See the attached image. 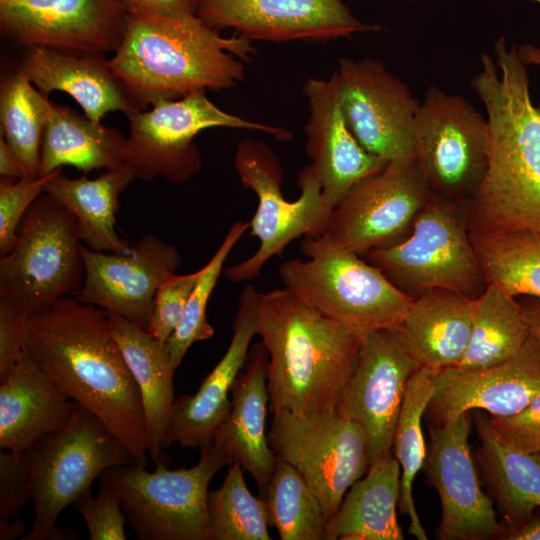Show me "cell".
I'll return each instance as SVG.
<instances>
[{
  "label": "cell",
  "instance_id": "1",
  "mask_svg": "<svg viewBox=\"0 0 540 540\" xmlns=\"http://www.w3.org/2000/svg\"><path fill=\"white\" fill-rule=\"evenodd\" d=\"M25 350L70 399L120 439L137 465L146 467L148 435L142 398L108 312L76 297H64L27 319Z\"/></svg>",
  "mask_w": 540,
  "mask_h": 540
},
{
  "label": "cell",
  "instance_id": "2",
  "mask_svg": "<svg viewBox=\"0 0 540 540\" xmlns=\"http://www.w3.org/2000/svg\"><path fill=\"white\" fill-rule=\"evenodd\" d=\"M484 53L471 87L489 130L484 179L468 203L469 229L540 233V104L530 95L527 65L504 37Z\"/></svg>",
  "mask_w": 540,
  "mask_h": 540
},
{
  "label": "cell",
  "instance_id": "3",
  "mask_svg": "<svg viewBox=\"0 0 540 540\" xmlns=\"http://www.w3.org/2000/svg\"><path fill=\"white\" fill-rule=\"evenodd\" d=\"M254 52L250 40L222 37L196 14L127 12L122 41L106 65L136 109L145 110L162 99L235 86Z\"/></svg>",
  "mask_w": 540,
  "mask_h": 540
},
{
  "label": "cell",
  "instance_id": "4",
  "mask_svg": "<svg viewBox=\"0 0 540 540\" xmlns=\"http://www.w3.org/2000/svg\"><path fill=\"white\" fill-rule=\"evenodd\" d=\"M257 335L268 355L270 411H335L361 337L287 288L261 293Z\"/></svg>",
  "mask_w": 540,
  "mask_h": 540
},
{
  "label": "cell",
  "instance_id": "5",
  "mask_svg": "<svg viewBox=\"0 0 540 540\" xmlns=\"http://www.w3.org/2000/svg\"><path fill=\"white\" fill-rule=\"evenodd\" d=\"M20 454L34 511L32 528L21 540L72 539L57 528L62 511L91 491L104 470L135 463L120 439L79 404L62 427Z\"/></svg>",
  "mask_w": 540,
  "mask_h": 540
},
{
  "label": "cell",
  "instance_id": "6",
  "mask_svg": "<svg viewBox=\"0 0 540 540\" xmlns=\"http://www.w3.org/2000/svg\"><path fill=\"white\" fill-rule=\"evenodd\" d=\"M307 260L280 265L284 287L361 338L377 330H397L414 299L359 254L320 237L304 238Z\"/></svg>",
  "mask_w": 540,
  "mask_h": 540
},
{
  "label": "cell",
  "instance_id": "7",
  "mask_svg": "<svg viewBox=\"0 0 540 540\" xmlns=\"http://www.w3.org/2000/svg\"><path fill=\"white\" fill-rule=\"evenodd\" d=\"M364 256L413 297L431 290L477 297L486 287L470 237L467 203L433 196L402 238Z\"/></svg>",
  "mask_w": 540,
  "mask_h": 540
},
{
  "label": "cell",
  "instance_id": "8",
  "mask_svg": "<svg viewBox=\"0 0 540 540\" xmlns=\"http://www.w3.org/2000/svg\"><path fill=\"white\" fill-rule=\"evenodd\" d=\"M200 453L199 462L189 469L169 470L159 458L153 472L133 463L100 474V485L109 487L120 498L138 539L211 540L208 486L232 459L214 442Z\"/></svg>",
  "mask_w": 540,
  "mask_h": 540
},
{
  "label": "cell",
  "instance_id": "9",
  "mask_svg": "<svg viewBox=\"0 0 540 540\" xmlns=\"http://www.w3.org/2000/svg\"><path fill=\"white\" fill-rule=\"evenodd\" d=\"M83 246L73 215L43 193L24 216L15 246L0 259V298L28 319L75 295L85 276Z\"/></svg>",
  "mask_w": 540,
  "mask_h": 540
},
{
  "label": "cell",
  "instance_id": "10",
  "mask_svg": "<svg viewBox=\"0 0 540 540\" xmlns=\"http://www.w3.org/2000/svg\"><path fill=\"white\" fill-rule=\"evenodd\" d=\"M124 164L145 181L162 177L171 183H183L202 166L194 138L212 127L250 129L264 132L279 141H288L292 133L282 127L243 119L227 113L211 102L205 92H193L178 99L156 101L148 110L127 115Z\"/></svg>",
  "mask_w": 540,
  "mask_h": 540
},
{
  "label": "cell",
  "instance_id": "11",
  "mask_svg": "<svg viewBox=\"0 0 540 540\" xmlns=\"http://www.w3.org/2000/svg\"><path fill=\"white\" fill-rule=\"evenodd\" d=\"M235 167L243 186L258 197V207L250 222V234L259 247L246 260L227 268L225 276L232 282L256 278L272 257L299 238L320 236L328 225L332 207L323 198L320 182L307 165L298 174L301 194L295 201L286 200L281 192L283 172L278 158L266 144L244 139L237 147Z\"/></svg>",
  "mask_w": 540,
  "mask_h": 540
},
{
  "label": "cell",
  "instance_id": "12",
  "mask_svg": "<svg viewBox=\"0 0 540 540\" xmlns=\"http://www.w3.org/2000/svg\"><path fill=\"white\" fill-rule=\"evenodd\" d=\"M487 119L459 95L430 87L419 104L415 159L433 196L469 203L488 165Z\"/></svg>",
  "mask_w": 540,
  "mask_h": 540
},
{
  "label": "cell",
  "instance_id": "13",
  "mask_svg": "<svg viewBox=\"0 0 540 540\" xmlns=\"http://www.w3.org/2000/svg\"><path fill=\"white\" fill-rule=\"evenodd\" d=\"M268 441L277 459L296 468L320 500L328 520L370 467L365 435L336 411L273 412Z\"/></svg>",
  "mask_w": 540,
  "mask_h": 540
},
{
  "label": "cell",
  "instance_id": "14",
  "mask_svg": "<svg viewBox=\"0 0 540 540\" xmlns=\"http://www.w3.org/2000/svg\"><path fill=\"white\" fill-rule=\"evenodd\" d=\"M432 197L415 157L388 161L333 207L318 237L364 255L402 238Z\"/></svg>",
  "mask_w": 540,
  "mask_h": 540
},
{
  "label": "cell",
  "instance_id": "15",
  "mask_svg": "<svg viewBox=\"0 0 540 540\" xmlns=\"http://www.w3.org/2000/svg\"><path fill=\"white\" fill-rule=\"evenodd\" d=\"M420 367L397 330H377L362 337L335 411L362 429L370 465L392 453L407 386Z\"/></svg>",
  "mask_w": 540,
  "mask_h": 540
},
{
  "label": "cell",
  "instance_id": "16",
  "mask_svg": "<svg viewBox=\"0 0 540 540\" xmlns=\"http://www.w3.org/2000/svg\"><path fill=\"white\" fill-rule=\"evenodd\" d=\"M346 122L362 147L386 161L415 157L419 103L376 60L341 57L335 70Z\"/></svg>",
  "mask_w": 540,
  "mask_h": 540
},
{
  "label": "cell",
  "instance_id": "17",
  "mask_svg": "<svg viewBox=\"0 0 540 540\" xmlns=\"http://www.w3.org/2000/svg\"><path fill=\"white\" fill-rule=\"evenodd\" d=\"M471 412L445 424H429L430 443L424 464L427 479L438 493L440 540L501 539L493 500L482 489L469 445Z\"/></svg>",
  "mask_w": 540,
  "mask_h": 540
},
{
  "label": "cell",
  "instance_id": "18",
  "mask_svg": "<svg viewBox=\"0 0 540 540\" xmlns=\"http://www.w3.org/2000/svg\"><path fill=\"white\" fill-rule=\"evenodd\" d=\"M123 0H0V29L15 43L77 54H103L120 45Z\"/></svg>",
  "mask_w": 540,
  "mask_h": 540
},
{
  "label": "cell",
  "instance_id": "19",
  "mask_svg": "<svg viewBox=\"0 0 540 540\" xmlns=\"http://www.w3.org/2000/svg\"><path fill=\"white\" fill-rule=\"evenodd\" d=\"M82 303L120 316L147 331L156 292L181 264L177 248L146 234L128 252H99L83 246Z\"/></svg>",
  "mask_w": 540,
  "mask_h": 540
},
{
  "label": "cell",
  "instance_id": "20",
  "mask_svg": "<svg viewBox=\"0 0 540 540\" xmlns=\"http://www.w3.org/2000/svg\"><path fill=\"white\" fill-rule=\"evenodd\" d=\"M195 14L213 30L234 29L250 41H325L380 29L342 0H198Z\"/></svg>",
  "mask_w": 540,
  "mask_h": 540
},
{
  "label": "cell",
  "instance_id": "21",
  "mask_svg": "<svg viewBox=\"0 0 540 540\" xmlns=\"http://www.w3.org/2000/svg\"><path fill=\"white\" fill-rule=\"evenodd\" d=\"M434 394L425 414L430 424H445L466 412L491 417L521 411L540 394V346L529 336L512 358L485 368H447L433 372Z\"/></svg>",
  "mask_w": 540,
  "mask_h": 540
},
{
  "label": "cell",
  "instance_id": "22",
  "mask_svg": "<svg viewBox=\"0 0 540 540\" xmlns=\"http://www.w3.org/2000/svg\"><path fill=\"white\" fill-rule=\"evenodd\" d=\"M303 92L309 107L306 153L323 198L333 208L355 184L388 161L365 150L351 132L342 111L335 71L328 79H309Z\"/></svg>",
  "mask_w": 540,
  "mask_h": 540
},
{
  "label": "cell",
  "instance_id": "23",
  "mask_svg": "<svg viewBox=\"0 0 540 540\" xmlns=\"http://www.w3.org/2000/svg\"><path fill=\"white\" fill-rule=\"evenodd\" d=\"M260 296L253 285L244 287L238 298L233 335L226 352L195 394L175 399L162 449L174 443L182 448L202 449L212 443L230 412L229 393L245 366L250 343L257 335Z\"/></svg>",
  "mask_w": 540,
  "mask_h": 540
},
{
  "label": "cell",
  "instance_id": "24",
  "mask_svg": "<svg viewBox=\"0 0 540 540\" xmlns=\"http://www.w3.org/2000/svg\"><path fill=\"white\" fill-rule=\"evenodd\" d=\"M268 355L262 342L250 350L231 388V409L213 441L256 481L260 495L274 472L277 457L268 441L265 420L269 408Z\"/></svg>",
  "mask_w": 540,
  "mask_h": 540
},
{
  "label": "cell",
  "instance_id": "25",
  "mask_svg": "<svg viewBox=\"0 0 540 540\" xmlns=\"http://www.w3.org/2000/svg\"><path fill=\"white\" fill-rule=\"evenodd\" d=\"M77 406L25 350L0 380L1 450L23 453L62 427Z\"/></svg>",
  "mask_w": 540,
  "mask_h": 540
},
{
  "label": "cell",
  "instance_id": "26",
  "mask_svg": "<svg viewBox=\"0 0 540 540\" xmlns=\"http://www.w3.org/2000/svg\"><path fill=\"white\" fill-rule=\"evenodd\" d=\"M21 70L44 95L69 94L95 122L109 112L138 111L102 54H77L45 46L27 47Z\"/></svg>",
  "mask_w": 540,
  "mask_h": 540
},
{
  "label": "cell",
  "instance_id": "27",
  "mask_svg": "<svg viewBox=\"0 0 540 540\" xmlns=\"http://www.w3.org/2000/svg\"><path fill=\"white\" fill-rule=\"evenodd\" d=\"M475 300L449 290L414 297L397 331L421 367L438 372L459 364L469 344Z\"/></svg>",
  "mask_w": 540,
  "mask_h": 540
},
{
  "label": "cell",
  "instance_id": "28",
  "mask_svg": "<svg viewBox=\"0 0 540 540\" xmlns=\"http://www.w3.org/2000/svg\"><path fill=\"white\" fill-rule=\"evenodd\" d=\"M400 465L393 453L373 462L328 520L325 540H403L397 519Z\"/></svg>",
  "mask_w": 540,
  "mask_h": 540
},
{
  "label": "cell",
  "instance_id": "29",
  "mask_svg": "<svg viewBox=\"0 0 540 540\" xmlns=\"http://www.w3.org/2000/svg\"><path fill=\"white\" fill-rule=\"evenodd\" d=\"M475 424L480 441L476 459L491 499L506 529L519 527L540 509V453L512 446L495 430L489 416L478 415Z\"/></svg>",
  "mask_w": 540,
  "mask_h": 540
},
{
  "label": "cell",
  "instance_id": "30",
  "mask_svg": "<svg viewBox=\"0 0 540 540\" xmlns=\"http://www.w3.org/2000/svg\"><path fill=\"white\" fill-rule=\"evenodd\" d=\"M135 178L125 164L101 176L68 178L61 169L47 181L44 193L52 196L75 218L85 246L99 252H128L131 247L116 230L121 193Z\"/></svg>",
  "mask_w": 540,
  "mask_h": 540
},
{
  "label": "cell",
  "instance_id": "31",
  "mask_svg": "<svg viewBox=\"0 0 540 540\" xmlns=\"http://www.w3.org/2000/svg\"><path fill=\"white\" fill-rule=\"evenodd\" d=\"M113 334L142 398L148 435V454L156 462L170 420L174 398L173 374L166 343L128 320L110 314Z\"/></svg>",
  "mask_w": 540,
  "mask_h": 540
},
{
  "label": "cell",
  "instance_id": "32",
  "mask_svg": "<svg viewBox=\"0 0 540 540\" xmlns=\"http://www.w3.org/2000/svg\"><path fill=\"white\" fill-rule=\"evenodd\" d=\"M125 142L126 137L118 129L51 102L41 145L40 176L63 166L85 174L118 168L124 165Z\"/></svg>",
  "mask_w": 540,
  "mask_h": 540
},
{
  "label": "cell",
  "instance_id": "33",
  "mask_svg": "<svg viewBox=\"0 0 540 540\" xmlns=\"http://www.w3.org/2000/svg\"><path fill=\"white\" fill-rule=\"evenodd\" d=\"M529 336L518 297L487 283L476 297L469 344L455 367L480 369L502 363L515 356Z\"/></svg>",
  "mask_w": 540,
  "mask_h": 540
},
{
  "label": "cell",
  "instance_id": "34",
  "mask_svg": "<svg viewBox=\"0 0 540 540\" xmlns=\"http://www.w3.org/2000/svg\"><path fill=\"white\" fill-rule=\"evenodd\" d=\"M433 372L420 367L411 377L396 424L392 453L400 465L401 492L399 510L409 518L408 532L418 540H427L413 496V483L424 467L427 447L422 419L434 394Z\"/></svg>",
  "mask_w": 540,
  "mask_h": 540
},
{
  "label": "cell",
  "instance_id": "35",
  "mask_svg": "<svg viewBox=\"0 0 540 540\" xmlns=\"http://www.w3.org/2000/svg\"><path fill=\"white\" fill-rule=\"evenodd\" d=\"M51 101L18 70L1 84V136L16 156L24 178L40 176L41 145Z\"/></svg>",
  "mask_w": 540,
  "mask_h": 540
},
{
  "label": "cell",
  "instance_id": "36",
  "mask_svg": "<svg viewBox=\"0 0 540 540\" xmlns=\"http://www.w3.org/2000/svg\"><path fill=\"white\" fill-rule=\"evenodd\" d=\"M486 284L513 296L540 298V233H485L470 230Z\"/></svg>",
  "mask_w": 540,
  "mask_h": 540
},
{
  "label": "cell",
  "instance_id": "37",
  "mask_svg": "<svg viewBox=\"0 0 540 540\" xmlns=\"http://www.w3.org/2000/svg\"><path fill=\"white\" fill-rule=\"evenodd\" d=\"M260 496L267 505L269 525L275 527L281 540L324 539L327 518L323 506L291 464L277 459Z\"/></svg>",
  "mask_w": 540,
  "mask_h": 540
},
{
  "label": "cell",
  "instance_id": "38",
  "mask_svg": "<svg viewBox=\"0 0 540 540\" xmlns=\"http://www.w3.org/2000/svg\"><path fill=\"white\" fill-rule=\"evenodd\" d=\"M211 540H271L269 517L263 498L253 496L238 462L229 465L222 485L208 492Z\"/></svg>",
  "mask_w": 540,
  "mask_h": 540
},
{
  "label": "cell",
  "instance_id": "39",
  "mask_svg": "<svg viewBox=\"0 0 540 540\" xmlns=\"http://www.w3.org/2000/svg\"><path fill=\"white\" fill-rule=\"evenodd\" d=\"M249 228L250 222H235L211 259L200 269L199 279L188 299L183 317L166 343L174 369L180 365L193 343L214 335V328L206 314L208 301L227 257Z\"/></svg>",
  "mask_w": 540,
  "mask_h": 540
},
{
  "label": "cell",
  "instance_id": "40",
  "mask_svg": "<svg viewBox=\"0 0 540 540\" xmlns=\"http://www.w3.org/2000/svg\"><path fill=\"white\" fill-rule=\"evenodd\" d=\"M56 171L32 179H1L0 257L8 254L15 246L18 230L24 216L33 203L44 193L45 184Z\"/></svg>",
  "mask_w": 540,
  "mask_h": 540
},
{
  "label": "cell",
  "instance_id": "41",
  "mask_svg": "<svg viewBox=\"0 0 540 540\" xmlns=\"http://www.w3.org/2000/svg\"><path fill=\"white\" fill-rule=\"evenodd\" d=\"M199 276L200 269L184 275L174 273L159 286L147 329L153 338L167 343L183 317L188 299Z\"/></svg>",
  "mask_w": 540,
  "mask_h": 540
},
{
  "label": "cell",
  "instance_id": "42",
  "mask_svg": "<svg viewBox=\"0 0 540 540\" xmlns=\"http://www.w3.org/2000/svg\"><path fill=\"white\" fill-rule=\"evenodd\" d=\"M97 497L91 491L84 494L74 505L83 517L91 540H125L127 520L120 498L109 487L100 485Z\"/></svg>",
  "mask_w": 540,
  "mask_h": 540
},
{
  "label": "cell",
  "instance_id": "43",
  "mask_svg": "<svg viewBox=\"0 0 540 540\" xmlns=\"http://www.w3.org/2000/svg\"><path fill=\"white\" fill-rule=\"evenodd\" d=\"M495 430L512 446L540 453V394L521 411L506 417H491Z\"/></svg>",
  "mask_w": 540,
  "mask_h": 540
},
{
  "label": "cell",
  "instance_id": "44",
  "mask_svg": "<svg viewBox=\"0 0 540 540\" xmlns=\"http://www.w3.org/2000/svg\"><path fill=\"white\" fill-rule=\"evenodd\" d=\"M30 502L20 453H0V524L15 519Z\"/></svg>",
  "mask_w": 540,
  "mask_h": 540
},
{
  "label": "cell",
  "instance_id": "45",
  "mask_svg": "<svg viewBox=\"0 0 540 540\" xmlns=\"http://www.w3.org/2000/svg\"><path fill=\"white\" fill-rule=\"evenodd\" d=\"M27 317L0 298V380L4 379L25 351Z\"/></svg>",
  "mask_w": 540,
  "mask_h": 540
},
{
  "label": "cell",
  "instance_id": "46",
  "mask_svg": "<svg viewBox=\"0 0 540 540\" xmlns=\"http://www.w3.org/2000/svg\"><path fill=\"white\" fill-rule=\"evenodd\" d=\"M126 12H144L169 17L195 14L193 0H123Z\"/></svg>",
  "mask_w": 540,
  "mask_h": 540
},
{
  "label": "cell",
  "instance_id": "47",
  "mask_svg": "<svg viewBox=\"0 0 540 540\" xmlns=\"http://www.w3.org/2000/svg\"><path fill=\"white\" fill-rule=\"evenodd\" d=\"M525 316L530 336L540 346V298L533 296H518Z\"/></svg>",
  "mask_w": 540,
  "mask_h": 540
},
{
  "label": "cell",
  "instance_id": "48",
  "mask_svg": "<svg viewBox=\"0 0 540 540\" xmlns=\"http://www.w3.org/2000/svg\"><path fill=\"white\" fill-rule=\"evenodd\" d=\"M536 511L519 527L506 529L502 540H540V513Z\"/></svg>",
  "mask_w": 540,
  "mask_h": 540
},
{
  "label": "cell",
  "instance_id": "49",
  "mask_svg": "<svg viewBox=\"0 0 540 540\" xmlns=\"http://www.w3.org/2000/svg\"><path fill=\"white\" fill-rule=\"evenodd\" d=\"M0 175L2 178H24L22 168L16 156L2 136L0 137Z\"/></svg>",
  "mask_w": 540,
  "mask_h": 540
},
{
  "label": "cell",
  "instance_id": "50",
  "mask_svg": "<svg viewBox=\"0 0 540 540\" xmlns=\"http://www.w3.org/2000/svg\"><path fill=\"white\" fill-rule=\"evenodd\" d=\"M25 534V523L22 520H10L0 524V540L20 538Z\"/></svg>",
  "mask_w": 540,
  "mask_h": 540
},
{
  "label": "cell",
  "instance_id": "51",
  "mask_svg": "<svg viewBox=\"0 0 540 540\" xmlns=\"http://www.w3.org/2000/svg\"><path fill=\"white\" fill-rule=\"evenodd\" d=\"M517 52L526 65L540 66V47L528 43L517 48Z\"/></svg>",
  "mask_w": 540,
  "mask_h": 540
},
{
  "label": "cell",
  "instance_id": "52",
  "mask_svg": "<svg viewBox=\"0 0 540 540\" xmlns=\"http://www.w3.org/2000/svg\"><path fill=\"white\" fill-rule=\"evenodd\" d=\"M531 1H535V2H537V3H540V0H531Z\"/></svg>",
  "mask_w": 540,
  "mask_h": 540
},
{
  "label": "cell",
  "instance_id": "53",
  "mask_svg": "<svg viewBox=\"0 0 540 540\" xmlns=\"http://www.w3.org/2000/svg\"><path fill=\"white\" fill-rule=\"evenodd\" d=\"M193 1H194V3H195V6H196L198 0H193ZM195 8H196V7H195Z\"/></svg>",
  "mask_w": 540,
  "mask_h": 540
}]
</instances>
